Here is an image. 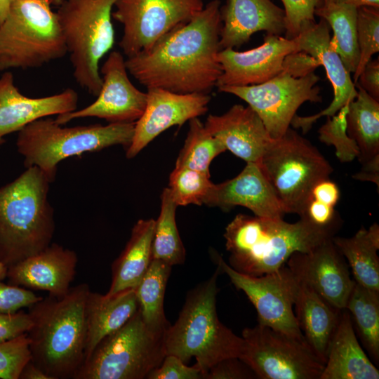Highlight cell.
<instances>
[{"mask_svg": "<svg viewBox=\"0 0 379 379\" xmlns=\"http://www.w3.org/2000/svg\"><path fill=\"white\" fill-rule=\"evenodd\" d=\"M221 28L220 1L212 0L149 48L127 57V70L147 88L208 93L222 73L218 60Z\"/></svg>", "mask_w": 379, "mask_h": 379, "instance_id": "obj_1", "label": "cell"}, {"mask_svg": "<svg viewBox=\"0 0 379 379\" xmlns=\"http://www.w3.org/2000/svg\"><path fill=\"white\" fill-rule=\"evenodd\" d=\"M340 227H319L305 218L288 222L283 218L238 214L223 235L228 265L251 276L275 272L293 253L309 252L335 237Z\"/></svg>", "mask_w": 379, "mask_h": 379, "instance_id": "obj_2", "label": "cell"}, {"mask_svg": "<svg viewBox=\"0 0 379 379\" xmlns=\"http://www.w3.org/2000/svg\"><path fill=\"white\" fill-rule=\"evenodd\" d=\"M87 284L60 297L48 295L29 307L31 360L51 379H73L84 360Z\"/></svg>", "mask_w": 379, "mask_h": 379, "instance_id": "obj_3", "label": "cell"}, {"mask_svg": "<svg viewBox=\"0 0 379 379\" xmlns=\"http://www.w3.org/2000/svg\"><path fill=\"white\" fill-rule=\"evenodd\" d=\"M50 181L36 166L0 187V262L7 267L51 244L54 210L48 201Z\"/></svg>", "mask_w": 379, "mask_h": 379, "instance_id": "obj_4", "label": "cell"}, {"mask_svg": "<svg viewBox=\"0 0 379 379\" xmlns=\"http://www.w3.org/2000/svg\"><path fill=\"white\" fill-rule=\"evenodd\" d=\"M220 273L218 267L208 280L188 293L178 319L164 333L166 355H175L185 364L194 357L204 378L218 361L240 358L244 350L243 338L225 326L217 314Z\"/></svg>", "mask_w": 379, "mask_h": 379, "instance_id": "obj_5", "label": "cell"}, {"mask_svg": "<svg viewBox=\"0 0 379 379\" xmlns=\"http://www.w3.org/2000/svg\"><path fill=\"white\" fill-rule=\"evenodd\" d=\"M135 123L63 127L55 119L44 117L18 132L16 147L24 157L25 168L38 167L51 183L58 164L65 159L114 145L127 149L133 138Z\"/></svg>", "mask_w": 379, "mask_h": 379, "instance_id": "obj_6", "label": "cell"}, {"mask_svg": "<svg viewBox=\"0 0 379 379\" xmlns=\"http://www.w3.org/2000/svg\"><path fill=\"white\" fill-rule=\"evenodd\" d=\"M67 49L56 12L44 0H12L0 25V72L40 67Z\"/></svg>", "mask_w": 379, "mask_h": 379, "instance_id": "obj_7", "label": "cell"}, {"mask_svg": "<svg viewBox=\"0 0 379 379\" xmlns=\"http://www.w3.org/2000/svg\"><path fill=\"white\" fill-rule=\"evenodd\" d=\"M117 0H63L56 14L76 82L97 96L102 86L99 65L113 47L112 10Z\"/></svg>", "mask_w": 379, "mask_h": 379, "instance_id": "obj_8", "label": "cell"}, {"mask_svg": "<svg viewBox=\"0 0 379 379\" xmlns=\"http://www.w3.org/2000/svg\"><path fill=\"white\" fill-rule=\"evenodd\" d=\"M258 164L285 213L300 217L312 199L313 187L333 171L319 149L291 127L270 140Z\"/></svg>", "mask_w": 379, "mask_h": 379, "instance_id": "obj_9", "label": "cell"}, {"mask_svg": "<svg viewBox=\"0 0 379 379\" xmlns=\"http://www.w3.org/2000/svg\"><path fill=\"white\" fill-rule=\"evenodd\" d=\"M164 333L147 326L138 310L123 326L100 341L73 379L147 378L166 355Z\"/></svg>", "mask_w": 379, "mask_h": 379, "instance_id": "obj_10", "label": "cell"}, {"mask_svg": "<svg viewBox=\"0 0 379 379\" xmlns=\"http://www.w3.org/2000/svg\"><path fill=\"white\" fill-rule=\"evenodd\" d=\"M239 358L260 379H319L325 363L305 339L258 324L242 331Z\"/></svg>", "mask_w": 379, "mask_h": 379, "instance_id": "obj_11", "label": "cell"}, {"mask_svg": "<svg viewBox=\"0 0 379 379\" xmlns=\"http://www.w3.org/2000/svg\"><path fill=\"white\" fill-rule=\"evenodd\" d=\"M320 78L314 72L295 78L285 72L259 84L222 86L219 91L245 101L261 119L272 138L283 135L298 108L305 102L322 101Z\"/></svg>", "mask_w": 379, "mask_h": 379, "instance_id": "obj_12", "label": "cell"}, {"mask_svg": "<svg viewBox=\"0 0 379 379\" xmlns=\"http://www.w3.org/2000/svg\"><path fill=\"white\" fill-rule=\"evenodd\" d=\"M214 258L220 272H225L252 302L259 324L305 339L293 310L300 282L287 265L271 273L251 276L234 270L218 253Z\"/></svg>", "mask_w": 379, "mask_h": 379, "instance_id": "obj_13", "label": "cell"}, {"mask_svg": "<svg viewBox=\"0 0 379 379\" xmlns=\"http://www.w3.org/2000/svg\"><path fill=\"white\" fill-rule=\"evenodd\" d=\"M204 7L203 0H117L112 18L123 25L119 45L127 57L145 51Z\"/></svg>", "mask_w": 379, "mask_h": 379, "instance_id": "obj_14", "label": "cell"}, {"mask_svg": "<svg viewBox=\"0 0 379 379\" xmlns=\"http://www.w3.org/2000/svg\"><path fill=\"white\" fill-rule=\"evenodd\" d=\"M102 86L97 99L81 109L57 115L60 125L79 118L97 117L111 123L135 122L142 114L146 92L137 88L128 76L126 60L119 51H112L102 65Z\"/></svg>", "mask_w": 379, "mask_h": 379, "instance_id": "obj_15", "label": "cell"}, {"mask_svg": "<svg viewBox=\"0 0 379 379\" xmlns=\"http://www.w3.org/2000/svg\"><path fill=\"white\" fill-rule=\"evenodd\" d=\"M330 30L329 25L322 18L319 22L307 21L302 25L299 34L294 38L298 51L310 55L324 67L333 90V100L324 109L314 115L294 116L291 126L293 128L301 129L304 133L309 131L317 119L322 117H333L354 100L357 95L350 73L331 46Z\"/></svg>", "mask_w": 379, "mask_h": 379, "instance_id": "obj_16", "label": "cell"}, {"mask_svg": "<svg viewBox=\"0 0 379 379\" xmlns=\"http://www.w3.org/2000/svg\"><path fill=\"white\" fill-rule=\"evenodd\" d=\"M147 102L135 121L134 135L126 149V157H135L156 137L168 128L204 114L211 96L208 93H178L159 88H147Z\"/></svg>", "mask_w": 379, "mask_h": 379, "instance_id": "obj_17", "label": "cell"}, {"mask_svg": "<svg viewBox=\"0 0 379 379\" xmlns=\"http://www.w3.org/2000/svg\"><path fill=\"white\" fill-rule=\"evenodd\" d=\"M333 238L309 252L293 253L286 265L300 282L310 286L331 305L342 310L345 309L355 281L351 279L345 258L334 244Z\"/></svg>", "mask_w": 379, "mask_h": 379, "instance_id": "obj_18", "label": "cell"}, {"mask_svg": "<svg viewBox=\"0 0 379 379\" xmlns=\"http://www.w3.org/2000/svg\"><path fill=\"white\" fill-rule=\"evenodd\" d=\"M293 52H298L295 39L273 34H266L260 46L248 51L221 50L218 60L222 73L216 86H244L264 83L282 71L285 57Z\"/></svg>", "mask_w": 379, "mask_h": 379, "instance_id": "obj_19", "label": "cell"}, {"mask_svg": "<svg viewBox=\"0 0 379 379\" xmlns=\"http://www.w3.org/2000/svg\"><path fill=\"white\" fill-rule=\"evenodd\" d=\"M77 103L78 94L70 88L45 97L24 95L15 86L13 73L4 72L0 77V147L6 135L39 119L72 112Z\"/></svg>", "mask_w": 379, "mask_h": 379, "instance_id": "obj_20", "label": "cell"}, {"mask_svg": "<svg viewBox=\"0 0 379 379\" xmlns=\"http://www.w3.org/2000/svg\"><path fill=\"white\" fill-rule=\"evenodd\" d=\"M75 251L51 244L40 252L8 267V284L60 297L69 290L77 265Z\"/></svg>", "mask_w": 379, "mask_h": 379, "instance_id": "obj_21", "label": "cell"}, {"mask_svg": "<svg viewBox=\"0 0 379 379\" xmlns=\"http://www.w3.org/2000/svg\"><path fill=\"white\" fill-rule=\"evenodd\" d=\"M204 204L223 210L243 206L261 218H283L286 214L271 184L254 162H246L232 179L213 184Z\"/></svg>", "mask_w": 379, "mask_h": 379, "instance_id": "obj_22", "label": "cell"}, {"mask_svg": "<svg viewBox=\"0 0 379 379\" xmlns=\"http://www.w3.org/2000/svg\"><path fill=\"white\" fill-rule=\"evenodd\" d=\"M220 15V50L239 48L258 32L281 36L286 30L284 11L271 0H227Z\"/></svg>", "mask_w": 379, "mask_h": 379, "instance_id": "obj_23", "label": "cell"}, {"mask_svg": "<svg viewBox=\"0 0 379 379\" xmlns=\"http://www.w3.org/2000/svg\"><path fill=\"white\" fill-rule=\"evenodd\" d=\"M235 156L258 164L272 138L257 113L248 105H234L221 115H209L204 124Z\"/></svg>", "mask_w": 379, "mask_h": 379, "instance_id": "obj_24", "label": "cell"}, {"mask_svg": "<svg viewBox=\"0 0 379 379\" xmlns=\"http://www.w3.org/2000/svg\"><path fill=\"white\" fill-rule=\"evenodd\" d=\"M379 371L361 348L350 314L342 310L319 379H378Z\"/></svg>", "mask_w": 379, "mask_h": 379, "instance_id": "obj_25", "label": "cell"}, {"mask_svg": "<svg viewBox=\"0 0 379 379\" xmlns=\"http://www.w3.org/2000/svg\"><path fill=\"white\" fill-rule=\"evenodd\" d=\"M138 310L135 289L126 290L112 295L90 291L85 304L86 333L84 360L101 340L123 326Z\"/></svg>", "mask_w": 379, "mask_h": 379, "instance_id": "obj_26", "label": "cell"}, {"mask_svg": "<svg viewBox=\"0 0 379 379\" xmlns=\"http://www.w3.org/2000/svg\"><path fill=\"white\" fill-rule=\"evenodd\" d=\"M294 306L295 317L306 342L325 363L343 310L331 305L302 282Z\"/></svg>", "mask_w": 379, "mask_h": 379, "instance_id": "obj_27", "label": "cell"}, {"mask_svg": "<svg viewBox=\"0 0 379 379\" xmlns=\"http://www.w3.org/2000/svg\"><path fill=\"white\" fill-rule=\"evenodd\" d=\"M155 220L141 219L133 226L131 237L112 266V283L107 295L135 289L152 261Z\"/></svg>", "mask_w": 379, "mask_h": 379, "instance_id": "obj_28", "label": "cell"}, {"mask_svg": "<svg viewBox=\"0 0 379 379\" xmlns=\"http://www.w3.org/2000/svg\"><path fill=\"white\" fill-rule=\"evenodd\" d=\"M333 241L347 259L354 281L371 290L379 291V226L361 228L351 237H333Z\"/></svg>", "mask_w": 379, "mask_h": 379, "instance_id": "obj_29", "label": "cell"}, {"mask_svg": "<svg viewBox=\"0 0 379 379\" xmlns=\"http://www.w3.org/2000/svg\"><path fill=\"white\" fill-rule=\"evenodd\" d=\"M357 95L348 104L347 133L357 143L359 162L379 161V101L355 84Z\"/></svg>", "mask_w": 379, "mask_h": 379, "instance_id": "obj_30", "label": "cell"}, {"mask_svg": "<svg viewBox=\"0 0 379 379\" xmlns=\"http://www.w3.org/2000/svg\"><path fill=\"white\" fill-rule=\"evenodd\" d=\"M357 8L345 4H322L314 15L325 20L333 30L331 44L345 69L354 73L359 60L357 38Z\"/></svg>", "mask_w": 379, "mask_h": 379, "instance_id": "obj_31", "label": "cell"}, {"mask_svg": "<svg viewBox=\"0 0 379 379\" xmlns=\"http://www.w3.org/2000/svg\"><path fill=\"white\" fill-rule=\"evenodd\" d=\"M171 267L160 260L152 259L147 272L135 288L143 321L158 333H165L171 325L165 317L164 300Z\"/></svg>", "mask_w": 379, "mask_h": 379, "instance_id": "obj_32", "label": "cell"}, {"mask_svg": "<svg viewBox=\"0 0 379 379\" xmlns=\"http://www.w3.org/2000/svg\"><path fill=\"white\" fill-rule=\"evenodd\" d=\"M345 309L350 314L354 328L371 358L379 360V291L367 288L355 281Z\"/></svg>", "mask_w": 379, "mask_h": 379, "instance_id": "obj_33", "label": "cell"}, {"mask_svg": "<svg viewBox=\"0 0 379 379\" xmlns=\"http://www.w3.org/2000/svg\"><path fill=\"white\" fill-rule=\"evenodd\" d=\"M175 204L169 188L161 195V210L155 220L152 244V259L164 261L173 266L185 262V250L176 225Z\"/></svg>", "mask_w": 379, "mask_h": 379, "instance_id": "obj_34", "label": "cell"}, {"mask_svg": "<svg viewBox=\"0 0 379 379\" xmlns=\"http://www.w3.org/2000/svg\"><path fill=\"white\" fill-rule=\"evenodd\" d=\"M222 143L212 135L198 117L189 121V130L175 162L176 167H186L210 175L211 161L225 152Z\"/></svg>", "mask_w": 379, "mask_h": 379, "instance_id": "obj_35", "label": "cell"}, {"mask_svg": "<svg viewBox=\"0 0 379 379\" xmlns=\"http://www.w3.org/2000/svg\"><path fill=\"white\" fill-rule=\"evenodd\" d=\"M213 184L210 175L186 167H175L169 177V190L177 206H201Z\"/></svg>", "mask_w": 379, "mask_h": 379, "instance_id": "obj_36", "label": "cell"}, {"mask_svg": "<svg viewBox=\"0 0 379 379\" xmlns=\"http://www.w3.org/2000/svg\"><path fill=\"white\" fill-rule=\"evenodd\" d=\"M357 38L359 60L353 73L354 84L365 65L379 51V7L362 6L357 8Z\"/></svg>", "mask_w": 379, "mask_h": 379, "instance_id": "obj_37", "label": "cell"}, {"mask_svg": "<svg viewBox=\"0 0 379 379\" xmlns=\"http://www.w3.org/2000/svg\"><path fill=\"white\" fill-rule=\"evenodd\" d=\"M347 112L348 105L333 117H327L326 123L318 131L319 140L327 145H333L336 157L343 163L351 162L359 154L356 142L347 133Z\"/></svg>", "mask_w": 379, "mask_h": 379, "instance_id": "obj_38", "label": "cell"}, {"mask_svg": "<svg viewBox=\"0 0 379 379\" xmlns=\"http://www.w3.org/2000/svg\"><path fill=\"white\" fill-rule=\"evenodd\" d=\"M30 359L27 333L0 343V378L18 379L22 368Z\"/></svg>", "mask_w": 379, "mask_h": 379, "instance_id": "obj_39", "label": "cell"}, {"mask_svg": "<svg viewBox=\"0 0 379 379\" xmlns=\"http://www.w3.org/2000/svg\"><path fill=\"white\" fill-rule=\"evenodd\" d=\"M284 7L285 35L294 39L300 33L302 25L315 21V9L323 4V0H281Z\"/></svg>", "mask_w": 379, "mask_h": 379, "instance_id": "obj_40", "label": "cell"}, {"mask_svg": "<svg viewBox=\"0 0 379 379\" xmlns=\"http://www.w3.org/2000/svg\"><path fill=\"white\" fill-rule=\"evenodd\" d=\"M148 379H200L204 378L200 367L196 363L189 366L175 355L167 354L161 365L152 371Z\"/></svg>", "mask_w": 379, "mask_h": 379, "instance_id": "obj_41", "label": "cell"}, {"mask_svg": "<svg viewBox=\"0 0 379 379\" xmlns=\"http://www.w3.org/2000/svg\"><path fill=\"white\" fill-rule=\"evenodd\" d=\"M43 298L30 289L5 284L0 280V313H13L29 307Z\"/></svg>", "mask_w": 379, "mask_h": 379, "instance_id": "obj_42", "label": "cell"}, {"mask_svg": "<svg viewBox=\"0 0 379 379\" xmlns=\"http://www.w3.org/2000/svg\"><path fill=\"white\" fill-rule=\"evenodd\" d=\"M206 379H251L258 378L255 372L239 357L222 359L210 368Z\"/></svg>", "mask_w": 379, "mask_h": 379, "instance_id": "obj_43", "label": "cell"}, {"mask_svg": "<svg viewBox=\"0 0 379 379\" xmlns=\"http://www.w3.org/2000/svg\"><path fill=\"white\" fill-rule=\"evenodd\" d=\"M32 325L33 321L29 312L0 313V343L27 333Z\"/></svg>", "mask_w": 379, "mask_h": 379, "instance_id": "obj_44", "label": "cell"}, {"mask_svg": "<svg viewBox=\"0 0 379 379\" xmlns=\"http://www.w3.org/2000/svg\"><path fill=\"white\" fill-rule=\"evenodd\" d=\"M320 65L319 60L307 53L293 52L285 57L281 72L299 78L314 72V70Z\"/></svg>", "mask_w": 379, "mask_h": 379, "instance_id": "obj_45", "label": "cell"}, {"mask_svg": "<svg viewBox=\"0 0 379 379\" xmlns=\"http://www.w3.org/2000/svg\"><path fill=\"white\" fill-rule=\"evenodd\" d=\"M371 97L379 101V59L371 60L359 74L357 82Z\"/></svg>", "mask_w": 379, "mask_h": 379, "instance_id": "obj_46", "label": "cell"}, {"mask_svg": "<svg viewBox=\"0 0 379 379\" xmlns=\"http://www.w3.org/2000/svg\"><path fill=\"white\" fill-rule=\"evenodd\" d=\"M340 198L338 185L330 180L324 179L315 185L312 190V199L335 207Z\"/></svg>", "mask_w": 379, "mask_h": 379, "instance_id": "obj_47", "label": "cell"}, {"mask_svg": "<svg viewBox=\"0 0 379 379\" xmlns=\"http://www.w3.org/2000/svg\"><path fill=\"white\" fill-rule=\"evenodd\" d=\"M353 178L362 181H369L379 186V161H373L362 165L361 170L353 175Z\"/></svg>", "mask_w": 379, "mask_h": 379, "instance_id": "obj_48", "label": "cell"}, {"mask_svg": "<svg viewBox=\"0 0 379 379\" xmlns=\"http://www.w3.org/2000/svg\"><path fill=\"white\" fill-rule=\"evenodd\" d=\"M18 379H51L31 359L22 368Z\"/></svg>", "mask_w": 379, "mask_h": 379, "instance_id": "obj_49", "label": "cell"}, {"mask_svg": "<svg viewBox=\"0 0 379 379\" xmlns=\"http://www.w3.org/2000/svg\"><path fill=\"white\" fill-rule=\"evenodd\" d=\"M345 4L356 7L362 6L379 7V0H323V4Z\"/></svg>", "mask_w": 379, "mask_h": 379, "instance_id": "obj_50", "label": "cell"}, {"mask_svg": "<svg viewBox=\"0 0 379 379\" xmlns=\"http://www.w3.org/2000/svg\"><path fill=\"white\" fill-rule=\"evenodd\" d=\"M12 0H0V25L5 19Z\"/></svg>", "mask_w": 379, "mask_h": 379, "instance_id": "obj_51", "label": "cell"}, {"mask_svg": "<svg viewBox=\"0 0 379 379\" xmlns=\"http://www.w3.org/2000/svg\"><path fill=\"white\" fill-rule=\"evenodd\" d=\"M8 267L0 262V280L3 281L6 278Z\"/></svg>", "mask_w": 379, "mask_h": 379, "instance_id": "obj_52", "label": "cell"}, {"mask_svg": "<svg viewBox=\"0 0 379 379\" xmlns=\"http://www.w3.org/2000/svg\"><path fill=\"white\" fill-rule=\"evenodd\" d=\"M48 2L51 6H59L63 0H44Z\"/></svg>", "mask_w": 379, "mask_h": 379, "instance_id": "obj_53", "label": "cell"}]
</instances>
